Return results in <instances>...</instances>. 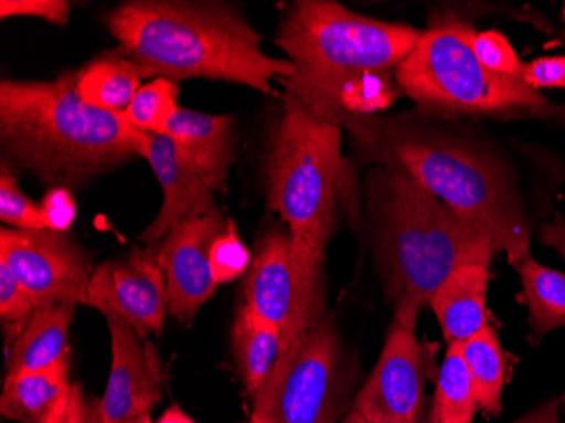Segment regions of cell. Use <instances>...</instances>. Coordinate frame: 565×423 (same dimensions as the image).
Wrapping results in <instances>:
<instances>
[{"label": "cell", "mask_w": 565, "mask_h": 423, "mask_svg": "<svg viewBox=\"0 0 565 423\" xmlns=\"http://www.w3.org/2000/svg\"><path fill=\"white\" fill-rule=\"evenodd\" d=\"M146 138L124 113L97 109L81 97L78 70L51 82H0L2 165L51 189H81L135 160Z\"/></svg>", "instance_id": "2"}, {"label": "cell", "mask_w": 565, "mask_h": 423, "mask_svg": "<svg viewBox=\"0 0 565 423\" xmlns=\"http://www.w3.org/2000/svg\"><path fill=\"white\" fill-rule=\"evenodd\" d=\"M367 209L377 268L395 308L420 310L456 269L490 266L500 251L484 229L395 168L370 171Z\"/></svg>", "instance_id": "4"}, {"label": "cell", "mask_w": 565, "mask_h": 423, "mask_svg": "<svg viewBox=\"0 0 565 423\" xmlns=\"http://www.w3.org/2000/svg\"><path fill=\"white\" fill-rule=\"evenodd\" d=\"M342 423H370V422H367V420L364 419V416L359 415L358 412H354V410H352V412L349 413L348 416H345L344 422H342Z\"/></svg>", "instance_id": "37"}, {"label": "cell", "mask_w": 565, "mask_h": 423, "mask_svg": "<svg viewBox=\"0 0 565 423\" xmlns=\"http://www.w3.org/2000/svg\"><path fill=\"white\" fill-rule=\"evenodd\" d=\"M126 423H152V422H151V416L142 415V416H138V419L129 420V422H126Z\"/></svg>", "instance_id": "38"}, {"label": "cell", "mask_w": 565, "mask_h": 423, "mask_svg": "<svg viewBox=\"0 0 565 423\" xmlns=\"http://www.w3.org/2000/svg\"><path fill=\"white\" fill-rule=\"evenodd\" d=\"M34 311L36 307L30 294L12 275L11 269L0 263V320H2L8 342H14Z\"/></svg>", "instance_id": "27"}, {"label": "cell", "mask_w": 565, "mask_h": 423, "mask_svg": "<svg viewBox=\"0 0 565 423\" xmlns=\"http://www.w3.org/2000/svg\"><path fill=\"white\" fill-rule=\"evenodd\" d=\"M519 272L533 336L541 339L565 327V273L545 268L532 257L519 264Z\"/></svg>", "instance_id": "23"}, {"label": "cell", "mask_w": 565, "mask_h": 423, "mask_svg": "<svg viewBox=\"0 0 565 423\" xmlns=\"http://www.w3.org/2000/svg\"><path fill=\"white\" fill-rule=\"evenodd\" d=\"M523 82L533 91L565 88V55L536 59L523 66Z\"/></svg>", "instance_id": "31"}, {"label": "cell", "mask_w": 565, "mask_h": 423, "mask_svg": "<svg viewBox=\"0 0 565 423\" xmlns=\"http://www.w3.org/2000/svg\"><path fill=\"white\" fill-rule=\"evenodd\" d=\"M472 50L479 62L500 75L511 76L516 81H523V63L516 55L515 47L511 46L510 41L504 34L498 31H476L472 36Z\"/></svg>", "instance_id": "29"}, {"label": "cell", "mask_w": 565, "mask_h": 423, "mask_svg": "<svg viewBox=\"0 0 565 423\" xmlns=\"http://www.w3.org/2000/svg\"><path fill=\"white\" fill-rule=\"evenodd\" d=\"M117 41L113 53L129 60L141 78H207L246 85L281 97L273 81L295 73L290 60L271 59L243 12L205 0H129L104 15Z\"/></svg>", "instance_id": "1"}, {"label": "cell", "mask_w": 565, "mask_h": 423, "mask_svg": "<svg viewBox=\"0 0 565 423\" xmlns=\"http://www.w3.org/2000/svg\"><path fill=\"white\" fill-rule=\"evenodd\" d=\"M231 342L237 374L246 388V393L254 399V394L258 393L281 358V334L249 305L243 304L237 308Z\"/></svg>", "instance_id": "20"}, {"label": "cell", "mask_w": 565, "mask_h": 423, "mask_svg": "<svg viewBox=\"0 0 565 423\" xmlns=\"http://www.w3.org/2000/svg\"><path fill=\"white\" fill-rule=\"evenodd\" d=\"M141 81L129 60L107 51L78 70V94L97 109L126 113L141 88Z\"/></svg>", "instance_id": "21"}, {"label": "cell", "mask_w": 565, "mask_h": 423, "mask_svg": "<svg viewBox=\"0 0 565 423\" xmlns=\"http://www.w3.org/2000/svg\"><path fill=\"white\" fill-rule=\"evenodd\" d=\"M420 36L412 25L367 18L332 0H297L276 38L295 73L278 82L285 94L335 124L342 91L359 76L398 68Z\"/></svg>", "instance_id": "5"}, {"label": "cell", "mask_w": 565, "mask_h": 423, "mask_svg": "<svg viewBox=\"0 0 565 423\" xmlns=\"http://www.w3.org/2000/svg\"><path fill=\"white\" fill-rule=\"evenodd\" d=\"M75 305L36 308L8 352V377L38 373L70 358L68 329Z\"/></svg>", "instance_id": "19"}, {"label": "cell", "mask_w": 565, "mask_h": 423, "mask_svg": "<svg viewBox=\"0 0 565 423\" xmlns=\"http://www.w3.org/2000/svg\"><path fill=\"white\" fill-rule=\"evenodd\" d=\"M342 127L364 161L414 178L460 218L484 229L510 263L529 260L525 210L494 156L452 133L403 117H349Z\"/></svg>", "instance_id": "3"}, {"label": "cell", "mask_w": 565, "mask_h": 423, "mask_svg": "<svg viewBox=\"0 0 565 423\" xmlns=\"http://www.w3.org/2000/svg\"><path fill=\"white\" fill-rule=\"evenodd\" d=\"M250 264H253V257L249 250L239 240L234 221L228 219L227 229L218 235L212 246V272H214L215 282L218 285L234 282L249 272Z\"/></svg>", "instance_id": "28"}, {"label": "cell", "mask_w": 565, "mask_h": 423, "mask_svg": "<svg viewBox=\"0 0 565 423\" xmlns=\"http://www.w3.org/2000/svg\"><path fill=\"white\" fill-rule=\"evenodd\" d=\"M0 221L21 231L50 229L43 205H38L21 192L14 173L6 165L0 168Z\"/></svg>", "instance_id": "26"}, {"label": "cell", "mask_w": 565, "mask_h": 423, "mask_svg": "<svg viewBox=\"0 0 565 423\" xmlns=\"http://www.w3.org/2000/svg\"><path fill=\"white\" fill-rule=\"evenodd\" d=\"M222 210L177 225L158 243V260L167 278L168 314L178 322L192 324L196 311L217 292L212 272V246L227 229Z\"/></svg>", "instance_id": "13"}, {"label": "cell", "mask_w": 565, "mask_h": 423, "mask_svg": "<svg viewBox=\"0 0 565 423\" xmlns=\"http://www.w3.org/2000/svg\"><path fill=\"white\" fill-rule=\"evenodd\" d=\"M0 263L11 269L36 308L88 305L95 268L87 251L66 232L4 228Z\"/></svg>", "instance_id": "10"}, {"label": "cell", "mask_w": 565, "mask_h": 423, "mask_svg": "<svg viewBox=\"0 0 565 423\" xmlns=\"http://www.w3.org/2000/svg\"><path fill=\"white\" fill-rule=\"evenodd\" d=\"M457 348L471 373L479 409L486 415H501V396L508 380V356L501 348L497 330L491 326L484 327L471 339L457 343Z\"/></svg>", "instance_id": "22"}, {"label": "cell", "mask_w": 565, "mask_h": 423, "mask_svg": "<svg viewBox=\"0 0 565 423\" xmlns=\"http://www.w3.org/2000/svg\"><path fill=\"white\" fill-rule=\"evenodd\" d=\"M244 304L279 330L287 351L327 319L323 254L295 241L288 228L269 231L244 279Z\"/></svg>", "instance_id": "9"}, {"label": "cell", "mask_w": 565, "mask_h": 423, "mask_svg": "<svg viewBox=\"0 0 565 423\" xmlns=\"http://www.w3.org/2000/svg\"><path fill=\"white\" fill-rule=\"evenodd\" d=\"M348 369L327 317L282 352L254 394L249 423H335L345 406Z\"/></svg>", "instance_id": "8"}, {"label": "cell", "mask_w": 565, "mask_h": 423, "mask_svg": "<svg viewBox=\"0 0 565 423\" xmlns=\"http://www.w3.org/2000/svg\"><path fill=\"white\" fill-rule=\"evenodd\" d=\"M60 423H106L100 399L88 396L81 384H73L68 409Z\"/></svg>", "instance_id": "32"}, {"label": "cell", "mask_w": 565, "mask_h": 423, "mask_svg": "<svg viewBox=\"0 0 565 423\" xmlns=\"http://www.w3.org/2000/svg\"><path fill=\"white\" fill-rule=\"evenodd\" d=\"M564 406H565V393H564Z\"/></svg>", "instance_id": "41"}, {"label": "cell", "mask_w": 565, "mask_h": 423, "mask_svg": "<svg viewBox=\"0 0 565 423\" xmlns=\"http://www.w3.org/2000/svg\"><path fill=\"white\" fill-rule=\"evenodd\" d=\"M142 158L149 161L160 181L163 205L151 225L139 235V241L160 243L177 225L215 209L214 192L170 136L148 135Z\"/></svg>", "instance_id": "15"}, {"label": "cell", "mask_w": 565, "mask_h": 423, "mask_svg": "<svg viewBox=\"0 0 565 423\" xmlns=\"http://www.w3.org/2000/svg\"><path fill=\"white\" fill-rule=\"evenodd\" d=\"M88 307L97 308L106 320L126 324L141 337L161 336L168 289L158 243L97 266L88 289Z\"/></svg>", "instance_id": "12"}, {"label": "cell", "mask_w": 565, "mask_h": 423, "mask_svg": "<svg viewBox=\"0 0 565 423\" xmlns=\"http://www.w3.org/2000/svg\"><path fill=\"white\" fill-rule=\"evenodd\" d=\"M178 97H180V87L177 82L154 78L141 85L124 116L135 129L141 133L161 135L180 109Z\"/></svg>", "instance_id": "25"}, {"label": "cell", "mask_w": 565, "mask_h": 423, "mask_svg": "<svg viewBox=\"0 0 565 423\" xmlns=\"http://www.w3.org/2000/svg\"><path fill=\"white\" fill-rule=\"evenodd\" d=\"M515 423H561L557 400H548L544 405L536 406L532 412L516 420Z\"/></svg>", "instance_id": "35"}, {"label": "cell", "mask_w": 565, "mask_h": 423, "mask_svg": "<svg viewBox=\"0 0 565 423\" xmlns=\"http://www.w3.org/2000/svg\"><path fill=\"white\" fill-rule=\"evenodd\" d=\"M265 160L266 205L294 240L326 254L342 215H355L354 173L342 155V127L281 95Z\"/></svg>", "instance_id": "6"}, {"label": "cell", "mask_w": 565, "mask_h": 423, "mask_svg": "<svg viewBox=\"0 0 565 423\" xmlns=\"http://www.w3.org/2000/svg\"><path fill=\"white\" fill-rule=\"evenodd\" d=\"M72 6L65 0H2L0 18H38L51 24H68Z\"/></svg>", "instance_id": "30"}, {"label": "cell", "mask_w": 565, "mask_h": 423, "mask_svg": "<svg viewBox=\"0 0 565 423\" xmlns=\"http://www.w3.org/2000/svg\"><path fill=\"white\" fill-rule=\"evenodd\" d=\"M475 383L457 343L449 346L440 366L434 406L439 423H472L478 412Z\"/></svg>", "instance_id": "24"}, {"label": "cell", "mask_w": 565, "mask_h": 423, "mask_svg": "<svg viewBox=\"0 0 565 423\" xmlns=\"http://www.w3.org/2000/svg\"><path fill=\"white\" fill-rule=\"evenodd\" d=\"M539 241L557 251L565 260V219L561 214L555 215L554 221L545 224L539 232Z\"/></svg>", "instance_id": "34"}, {"label": "cell", "mask_w": 565, "mask_h": 423, "mask_svg": "<svg viewBox=\"0 0 565 423\" xmlns=\"http://www.w3.org/2000/svg\"><path fill=\"white\" fill-rule=\"evenodd\" d=\"M113 348L109 383L102 396L106 423H126L149 415L163 399L164 374L158 349L148 337L135 329L107 319Z\"/></svg>", "instance_id": "14"}, {"label": "cell", "mask_w": 565, "mask_h": 423, "mask_svg": "<svg viewBox=\"0 0 565 423\" xmlns=\"http://www.w3.org/2000/svg\"><path fill=\"white\" fill-rule=\"evenodd\" d=\"M157 423H196L192 416L186 415L178 405L170 406Z\"/></svg>", "instance_id": "36"}, {"label": "cell", "mask_w": 565, "mask_h": 423, "mask_svg": "<svg viewBox=\"0 0 565 423\" xmlns=\"http://www.w3.org/2000/svg\"><path fill=\"white\" fill-rule=\"evenodd\" d=\"M475 33L468 22L459 19L435 22L395 70L399 91L425 109L439 113H554V107L525 82L486 68L472 50Z\"/></svg>", "instance_id": "7"}, {"label": "cell", "mask_w": 565, "mask_h": 423, "mask_svg": "<svg viewBox=\"0 0 565 423\" xmlns=\"http://www.w3.org/2000/svg\"><path fill=\"white\" fill-rule=\"evenodd\" d=\"M488 282L490 266L466 264L452 273L430 300L447 343L466 342L488 327Z\"/></svg>", "instance_id": "17"}, {"label": "cell", "mask_w": 565, "mask_h": 423, "mask_svg": "<svg viewBox=\"0 0 565 423\" xmlns=\"http://www.w3.org/2000/svg\"><path fill=\"white\" fill-rule=\"evenodd\" d=\"M418 311L395 308L383 352L352 410L370 423H420L427 355L417 334Z\"/></svg>", "instance_id": "11"}, {"label": "cell", "mask_w": 565, "mask_h": 423, "mask_svg": "<svg viewBox=\"0 0 565 423\" xmlns=\"http://www.w3.org/2000/svg\"><path fill=\"white\" fill-rule=\"evenodd\" d=\"M422 423H439V420H437V416H435L434 412H430L427 416H425V420Z\"/></svg>", "instance_id": "39"}, {"label": "cell", "mask_w": 565, "mask_h": 423, "mask_svg": "<svg viewBox=\"0 0 565 423\" xmlns=\"http://www.w3.org/2000/svg\"><path fill=\"white\" fill-rule=\"evenodd\" d=\"M564 18H565V4H564Z\"/></svg>", "instance_id": "40"}, {"label": "cell", "mask_w": 565, "mask_h": 423, "mask_svg": "<svg viewBox=\"0 0 565 423\" xmlns=\"http://www.w3.org/2000/svg\"><path fill=\"white\" fill-rule=\"evenodd\" d=\"M43 209L53 231L65 232L76 214L75 203L66 189H53L50 197L44 200Z\"/></svg>", "instance_id": "33"}, {"label": "cell", "mask_w": 565, "mask_h": 423, "mask_svg": "<svg viewBox=\"0 0 565 423\" xmlns=\"http://www.w3.org/2000/svg\"><path fill=\"white\" fill-rule=\"evenodd\" d=\"M161 135L170 136L212 192L225 187L236 160L233 116L180 109Z\"/></svg>", "instance_id": "16"}, {"label": "cell", "mask_w": 565, "mask_h": 423, "mask_svg": "<svg viewBox=\"0 0 565 423\" xmlns=\"http://www.w3.org/2000/svg\"><path fill=\"white\" fill-rule=\"evenodd\" d=\"M72 391L68 358L38 373L6 377L0 412L19 423H60Z\"/></svg>", "instance_id": "18"}]
</instances>
